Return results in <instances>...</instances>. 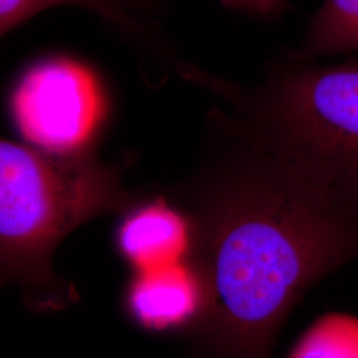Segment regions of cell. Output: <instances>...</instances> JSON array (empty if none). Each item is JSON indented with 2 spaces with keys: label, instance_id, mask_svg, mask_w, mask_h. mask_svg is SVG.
Returning <instances> with one entry per match:
<instances>
[{
  "label": "cell",
  "instance_id": "6da1fadb",
  "mask_svg": "<svg viewBox=\"0 0 358 358\" xmlns=\"http://www.w3.org/2000/svg\"><path fill=\"white\" fill-rule=\"evenodd\" d=\"M178 205L208 294L206 321L189 338L196 358H272L308 289L358 259V227L220 109Z\"/></svg>",
  "mask_w": 358,
  "mask_h": 358
},
{
  "label": "cell",
  "instance_id": "7a4b0ae2",
  "mask_svg": "<svg viewBox=\"0 0 358 358\" xmlns=\"http://www.w3.org/2000/svg\"><path fill=\"white\" fill-rule=\"evenodd\" d=\"M183 75L217 96L236 128L358 227L357 59L325 65L279 52L251 87L192 65Z\"/></svg>",
  "mask_w": 358,
  "mask_h": 358
},
{
  "label": "cell",
  "instance_id": "3957f363",
  "mask_svg": "<svg viewBox=\"0 0 358 358\" xmlns=\"http://www.w3.org/2000/svg\"><path fill=\"white\" fill-rule=\"evenodd\" d=\"M137 201L120 171L90 152L56 155L0 137V288L15 284L36 312L72 306L75 288L53 269L57 245L90 219Z\"/></svg>",
  "mask_w": 358,
  "mask_h": 358
},
{
  "label": "cell",
  "instance_id": "277c9868",
  "mask_svg": "<svg viewBox=\"0 0 358 358\" xmlns=\"http://www.w3.org/2000/svg\"><path fill=\"white\" fill-rule=\"evenodd\" d=\"M16 127L32 148L56 155L88 153L106 106L96 78L77 63L53 59L32 66L13 92Z\"/></svg>",
  "mask_w": 358,
  "mask_h": 358
},
{
  "label": "cell",
  "instance_id": "5b68a950",
  "mask_svg": "<svg viewBox=\"0 0 358 358\" xmlns=\"http://www.w3.org/2000/svg\"><path fill=\"white\" fill-rule=\"evenodd\" d=\"M129 319L143 332L192 338L208 313V294L199 269L182 262L133 273L125 291Z\"/></svg>",
  "mask_w": 358,
  "mask_h": 358
},
{
  "label": "cell",
  "instance_id": "8992f818",
  "mask_svg": "<svg viewBox=\"0 0 358 358\" xmlns=\"http://www.w3.org/2000/svg\"><path fill=\"white\" fill-rule=\"evenodd\" d=\"M122 214L115 244L134 272L170 266L190 255L192 224L178 203L157 196L137 201Z\"/></svg>",
  "mask_w": 358,
  "mask_h": 358
},
{
  "label": "cell",
  "instance_id": "52a82bcc",
  "mask_svg": "<svg viewBox=\"0 0 358 358\" xmlns=\"http://www.w3.org/2000/svg\"><path fill=\"white\" fill-rule=\"evenodd\" d=\"M282 51L306 62L358 52V0H322L309 17L306 38Z\"/></svg>",
  "mask_w": 358,
  "mask_h": 358
},
{
  "label": "cell",
  "instance_id": "ba28073f",
  "mask_svg": "<svg viewBox=\"0 0 358 358\" xmlns=\"http://www.w3.org/2000/svg\"><path fill=\"white\" fill-rule=\"evenodd\" d=\"M288 358H358V317L324 315L300 336Z\"/></svg>",
  "mask_w": 358,
  "mask_h": 358
},
{
  "label": "cell",
  "instance_id": "9c48e42d",
  "mask_svg": "<svg viewBox=\"0 0 358 358\" xmlns=\"http://www.w3.org/2000/svg\"><path fill=\"white\" fill-rule=\"evenodd\" d=\"M57 6L81 7L99 13L120 26L134 28L133 20L108 0H0V36L34 15Z\"/></svg>",
  "mask_w": 358,
  "mask_h": 358
},
{
  "label": "cell",
  "instance_id": "30bf717a",
  "mask_svg": "<svg viewBox=\"0 0 358 358\" xmlns=\"http://www.w3.org/2000/svg\"><path fill=\"white\" fill-rule=\"evenodd\" d=\"M219 3L226 10L266 22L279 20L285 13L294 11L289 0H219Z\"/></svg>",
  "mask_w": 358,
  "mask_h": 358
}]
</instances>
